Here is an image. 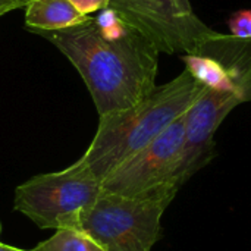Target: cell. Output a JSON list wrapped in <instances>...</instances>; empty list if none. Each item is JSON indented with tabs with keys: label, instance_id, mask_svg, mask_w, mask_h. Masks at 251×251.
Listing matches in <instances>:
<instances>
[{
	"label": "cell",
	"instance_id": "cell-11",
	"mask_svg": "<svg viewBox=\"0 0 251 251\" xmlns=\"http://www.w3.org/2000/svg\"><path fill=\"white\" fill-rule=\"evenodd\" d=\"M69 1L78 9V12H81L85 16H88L90 13L107 9L110 3V0H69Z\"/></svg>",
	"mask_w": 251,
	"mask_h": 251
},
{
	"label": "cell",
	"instance_id": "cell-16",
	"mask_svg": "<svg viewBox=\"0 0 251 251\" xmlns=\"http://www.w3.org/2000/svg\"><path fill=\"white\" fill-rule=\"evenodd\" d=\"M16 251H31V250H21V249H16Z\"/></svg>",
	"mask_w": 251,
	"mask_h": 251
},
{
	"label": "cell",
	"instance_id": "cell-5",
	"mask_svg": "<svg viewBox=\"0 0 251 251\" xmlns=\"http://www.w3.org/2000/svg\"><path fill=\"white\" fill-rule=\"evenodd\" d=\"M101 182L76 163L16 187L13 209L41 229H74L81 212L101 194Z\"/></svg>",
	"mask_w": 251,
	"mask_h": 251
},
{
	"label": "cell",
	"instance_id": "cell-13",
	"mask_svg": "<svg viewBox=\"0 0 251 251\" xmlns=\"http://www.w3.org/2000/svg\"><path fill=\"white\" fill-rule=\"evenodd\" d=\"M246 91H247V100H251V68L247 75V82H246Z\"/></svg>",
	"mask_w": 251,
	"mask_h": 251
},
{
	"label": "cell",
	"instance_id": "cell-1",
	"mask_svg": "<svg viewBox=\"0 0 251 251\" xmlns=\"http://www.w3.org/2000/svg\"><path fill=\"white\" fill-rule=\"evenodd\" d=\"M34 34L75 66L99 116L128 110L156 88L159 50L110 9L72 28Z\"/></svg>",
	"mask_w": 251,
	"mask_h": 251
},
{
	"label": "cell",
	"instance_id": "cell-4",
	"mask_svg": "<svg viewBox=\"0 0 251 251\" xmlns=\"http://www.w3.org/2000/svg\"><path fill=\"white\" fill-rule=\"evenodd\" d=\"M107 9L159 53H204L225 37L196 15L190 0H110Z\"/></svg>",
	"mask_w": 251,
	"mask_h": 251
},
{
	"label": "cell",
	"instance_id": "cell-7",
	"mask_svg": "<svg viewBox=\"0 0 251 251\" xmlns=\"http://www.w3.org/2000/svg\"><path fill=\"white\" fill-rule=\"evenodd\" d=\"M244 101L246 97L240 93H221L204 87L184 113V146L179 168L181 187L209 163L213 156L218 128Z\"/></svg>",
	"mask_w": 251,
	"mask_h": 251
},
{
	"label": "cell",
	"instance_id": "cell-14",
	"mask_svg": "<svg viewBox=\"0 0 251 251\" xmlns=\"http://www.w3.org/2000/svg\"><path fill=\"white\" fill-rule=\"evenodd\" d=\"M0 251H16L15 247H10V246H6L3 243H0Z\"/></svg>",
	"mask_w": 251,
	"mask_h": 251
},
{
	"label": "cell",
	"instance_id": "cell-15",
	"mask_svg": "<svg viewBox=\"0 0 251 251\" xmlns=\"http://www.w3.org/2000/svg\"><path fill=\"white\" fill-rule=\"evenodd\" d=\"M4 13H6V12H3V10H0V16H1V15H4Z\"/></svg>",
	"mask_w": 251,
	"mask_h": 251
},
{
	"label": "cell",
	"instance_id": "cell-8",
	"mask_svg": "<svg viewBox=\"0 0 251 251\" xmlns=\"http://www.w3.org/2000/svg\"><path fill=\"white\" fill-rule=\"evenodd\" d=\"M88 19L69 0H29L25 6V26L32 32L60 31Z\"/></svg>",
	"mask_w": 251,
	"mask_h": 251
},
{
	"label": "cell",
	"instance_id": "cell-17",
	"mask_svg": "<svg viewBox=\"0 0 251 251\" xmlns=\"http://www.w3.org/2000/svg\"><path fill=\"white\" fill-rule=\"evenodd\" d=\"M0 232H1V224H0Z\"/></svg>",
	"mask_w": 251,
	"mask_h": 251
},
{
	"label": "cell",
	"instance_id": "cell-3",
	"mask_svg": "<svg viewBox=\"0 0 251 251\" xmlns=\"http://www.w3.org/2000/svg\"><path fill=\"white\" fill-rule=\"evenodd\" d=\"M171 203L168 197H128L101 191L81 212L74 229L85 232L106 251H151Z\"/></svg>",
	"mask_w": 251,
	"mask_h": 251
},
{
	"label": "cell",
	"instance_id": "cell-6",
	"mask_svg": "<svg viewBox=\"0 0 251 251\" xmlns=\"http://www.w3.org/2000/svg\"><path fill=\"white\" fill-rule=\"evenodd\" d=\"M182 146L184 115L112 172L101 182L103 191L128 197H168L174 200L181 188Z\"/></svg>",
	"mask_w": 251,
	"mask_h": 251
},
{
	"label": "cell",
	"instance_id": "cell-2",
	"mask_svg": "<svg viewBox=\"0 0 251 251\" xmlns=\"http://www.w3.org/2000/svg\"><path fill=\"white\" fill-rule=\"evenodd\" d=\"M203 90L204 87L184 69L166 84L156 85L137 106L100 116L88 149L75 163L103 182L181 118Z\"/></svg>",
	"mask_w": 251,
	"mask_h": 251
},
{
	"label": "cell",
	"instance_id": "cell-10",
	"mask_svg": "<svg viewBox=\"0 0 251 251\" xmlns=\"http://www.w3.org/2000/svg\"><path fill=\"white\" fill-rule=\"evenodd\" d=\"M229 35L240 41H251V9H241L228 19Z\"/></svg>",
	"mask_w": 251,
	"mask_h": 251
},
{
	"label": "cell",
	"instance_id": "cell-12",
	"mask_svg": "<svg viewBox=\"0 0 251 251\" xmlns=\"http://www.w3.org/2000/svg\"><path fill=\"white\" fill-rule=\"evenodd\" d=\"M29 0H0V10L3 12H12L19 7H25Z\"/></svg>",
	"mask_w": 251,
	"mask_h": 251
},
{
	"label": "cell",
	"instance_id": "cell-9",
	"mask_svg": "<svg viewBox=\"0 0 251 251\" xmlns=\"http://www.w3.org/2000/svg\"><path fill=\"white\" fill-rule=\"evenodd\" d=\"M31 251H106L90 235L79 229H57L49 240Z\"/></svg>",
	"mask_w": 251,
	"mask_h": 251
}]
</instances>
